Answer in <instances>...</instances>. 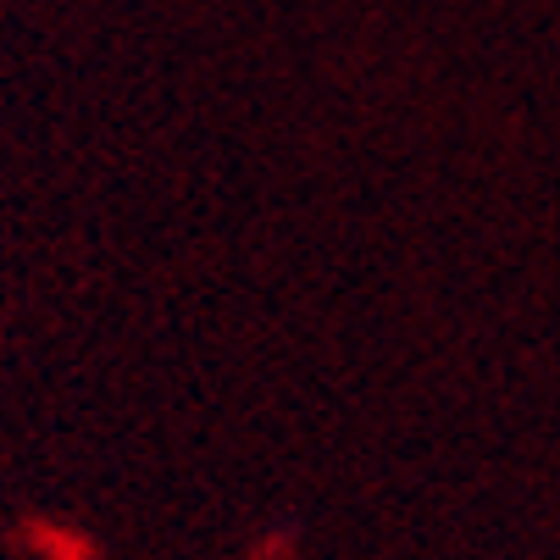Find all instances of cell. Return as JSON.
Wrapping results in <instances>:
<instances>
[]
</instances>
